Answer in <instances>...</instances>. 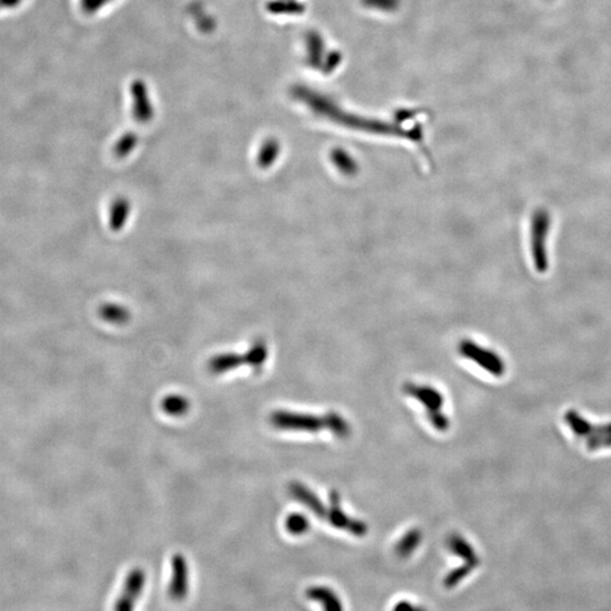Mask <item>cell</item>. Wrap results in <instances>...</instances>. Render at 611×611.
<instances>
[{
	"label": "cell",
	"mask_w": 611,
	"mask_h": 611,
	"mask_svg": "<svg viewBox=\"0 0 611 611\" xmlns=\"http://www.w3.org/2000/svg\"><path fill=\"white\" fill-rule=\"evenodd\" d=\"M564 421L573 435L591 452L611 448V423L596 425L583 418L576 410L566 411Z\"/></svg>",
	"instance_id": "cell-1"
},
{
	"label": "cell",
	"mask_w": 611,
	"mask_h": 611,
	"mask_svg": "<svg viewBox=\"0 0 611 611\" xmlns=\"http://www.w3.org/2000/svg\"><path fill=\"white\" fill-rule=\"evenodd\" d=\"M271 423L274 427L292 432H319L330 427L329 414L323 416L314 414H298L291 411L279 410L271 414Z\"/></svg>",
	"instance_id": "cell-2"
},
{
	"label": "cell",
	"mask_w": 611,
	"mask_h": 611,
	"mask_svg": "<svg viewBox=\"0 0 611 611\" xmlns=\"http://www.w3.org/2000/svg\"><path fill=\"white\" fill-rule=\"evenodd\" d=\"M330 509L327 511V518L332 527L339 530H345L352 536H365L368 534V527L356 518L347 515L341 506V495L332 490L329 496Z\"/></svg>",
	"instance_id": "cell-3"
},
{
	"label": "cell",
	"mask_w": 611,
	"mask_h": 611,
	"mask_svg": "<svg viewBox=\"0 0 611 611\" xmlns=\"http://www.w3.org/2000/svg\"><path fill=\"white\" fill-rule=\"evenodd\" d=\"M146 576L143 569L135 568L129 572L125 585H123V594L117 600L114 609L118 611L132 610L135 605L136 600L141 596L142 591L144 589Z\"/></svg>",
	"instance_id": "cell-4"
},
{
	"label": "cell",
	"mask_w": 611,
	"mask_h": 611,
	"mask_svg": "<svg viewBox=\"0 0 611 611\" xmlns=\"http://www.w3.org/2000/svg\"><path fill=\"white\" fill-rule=\"evenodd\" d=\"M461 354L467 359L478 363L481 368L485 369L494 376L499 377L505 372V365H504L503 360L492 351L485 350V349L479 348L478 345H471V343H465L461 347Z\"/></svg>",
	"instance_id": "cell-5"
},
{
	"label": "cell",
	"mask_w": 611,
	"mask_h": 611,
	"mask_svg": "<svg viewBox=\"0 0 611 611\" xmlns=\"http://www.w3.org/2000/svg\"><path fill=\"white\" fill-rule=\"evenodd\" d=\"M171 566H172V576L169 585V596L171 599L179 601L185 599L188 594V564L183 555L176 554L172 557Z\"/></svg>",
	"instance_id": "cell-6"
},
{
	"label": "cell",
	"mask_w": 611,
	"mask_h": 611,
	"mask_svg": "<svg viewBox=\"0 0 611 611\" xmlns=\"http://www.w3.org/2000/svg\"><path fill=\"white\" fill-rule=\"evenodd\" d=\"M405 392L407 395L414 398L425 407L427 414L442 411L444 398L441 392L430 386H419L416 384H405Z\"/></svg>",
	"instance_id": "cell-7"
},
{
	"label": "cell",
	"mask_w": 611,
	"mask_h": 611,
	"mask_svg": "<svg viewBox=\"0 0 611 611\" xmlns=\"http://www.w3.org/2000/svg\"><path fill=\"white\" fill-rule=\"evenodd\" d=\"M292 497L310 509L317 518H326L327 509L314 492L299 481H292L289 485Z\"/></svg>",
	"instance_id": "cell-8"
},
{
	"label": "cell",
	"mask_w": 611,
	"mask_h": 611,
	"mask_svg": "<svg viewBox=\"0 0 611 611\" xmlns=\"http://www.w3.org/2000/svg\"><path fill=\"white\" fill-rule=\"evenodd\" d=\"M243 365H248L246 352L243 354L227 352L212 356V359L209 361V369L213 374H225L232 372Z\"/></svg>",
	"instance_id": "cell-9"
},
{
	"label": "cell",
	"mask_w": 611,
	"mask_h": 611,
	"mask_svg": "<svg viewBox=\"0 0 611 611\" xmlns=\"http://www.w3.org/2000/svg\"><path fill=\"white\" fill-rule=\"evenodd\" d=\"M132 205L126 197H118L111 203L109 212V225L114 232H119L126 225L130 216Z\"/></svg>",
	"instance_id": "cell-10"
},
{
	"label": "cell",
	"mask_w": 611,
	"mask_h": 611,
	"mask_svg": "<svg viewBox=\"0 0 611 611\" xmlns=\"http://www.w3.org/2000/svg\"><path fill=\"white\" fill-rule=\"evenodd\" d=\"M306 596L312 601H317L323 605V608L327 611L342 610L341 600L336 596L334 591L326 587H309Z\"/></svg>",
	"instance_id": "cell-11"
},
{
	"label": "cell",
	"mask_w": 611,
	"mask_h": 611,
	"mask_svg": "<svg viewBox=\"0 0 611 611\" xmlns=\"http://www.w3.org/2000/svg\"><path fill=\"white\" fill-rule=\"evenodd\" d=\"M448 549L458 557L465 560V563L471 564L478 567L480 559L474 547L460 534H452L448 539Z\"/></svg>",
	"instance_id": "cell-12"
},
{
	"label": "cell",
	"mask_w": 611,
	"mask_h": 611,
	"mask_svg": "<svg viewBox=\"0 0 611 611\" xmlns=\"http://www.w3.org/2000/svg\"><path fill=\"white\" fill-rule=\"evenodd\" d=\"M99 315L103 321L114 325H125L132 317L127 307L112 303H103L99 308Z\"/></svg>",
	"instance_id": "cell-13"
},
{
	"label": "cell",
	"mask_w": 611,
	"mask_h": 611,
	"mask_svg": "<svg viewBox=\"0 0 611 611\" xmlns=\"http://www.w3.org/2000/svg\"><path fill=\"white\" fill-rule=\"evenodd\" d=\"M423 541V532L419 529H411L396 543L395 552L400 558H407L416 552Z\"/></svg>",
	"instance_id": "cell-14"
},
{
	"label": "cell",
	"mask_w": 611,
	"mask_h": 611,
	"mask_svg": "<svg viewBox=\"0 0 611 611\" xmlns=\"http://www.w3.org/2000/svg\"><path fill=\"white\" fill-rule=\"evenodd\" d=\"M189 401L183 395L165 396L162 400V409L169 416H180L187 414L189 409Z\"/></svg>",
	"instance_id": "cell-15"
},
{
	"label": "cell",
	"mask_w": 611,
	"mask_h": 611,
	"mask_svg": "<svg viewBox=\"0 0 611 611\" xmlns=\"http://www.w3.org/2000/svg\"><path fill=\"white\" fill-rule=\"evenodd\" d=\"M247 358H248V365H250L255 370H259L263 367L264 363H266L267 356H269V349L265 342L262 340L254 342L252 347L246 351Z\"/></svg>",
	"instance_id": "cell-16"
},
{
	"label": "cell",
	"mask_w": 611,
	"mask_h": 611,
	"mask_svg": "<svg viewBox=\"0 0 611 611\" xmlns=\"http://www.w3.org/2000/svg\"><path fill=\"white\" fill-rule=\"evenodd\" d=\"M285 529L292 536H303V534H307L310 529V522H309L308 518L303 514L294 513L287 518Z\"/></svg>",
	"instance_id": "cell-17"
},
{
	"label": "cell",
	"mask_w": 611,
	"mask_h": 611,
	"mask_svg": "<svg viewBox=\"0 0 611 611\" xmlns=\"http://www.w3.org/2000/svg\"><path fill=\"white\" fill-rule=\"evenodd\" d=\"M476 568V567L474 566V565L465 563V565L453 569L452 572L448 573L445 580H444V587H446V589L455 587L460 582L463 581L465 578L470 575L471 572Z\"/></svg>",
	"instance_id": "cell-18"
},
{
	"label": "cell",
	"mask_w": 611,
	"mask_h": 611,
	"mask_svg": "<svg viewBox=\"0 0 611 611\" xmlns=\"http://www.w3.org/2000/svg\"><path fill=\"white\" fill-rule=\"evenodd\" d=\"M427 416H428L429 423H432V427L437 429L438 432H446L447 429L450 428V419L442 411L432 412V414H427Z\"/></svg>",
	"instance_id": "cell-19"
},
{
	"label": "cell",
	"mask_w": 611,
	"mask_h": 611,
	"mask_svg": "<svg viewBox=\"0 0 611 611\" xmlns=\"http://www.w3.org/2000/svg\"><path fill=\"white\" fill-rule=\"evenodd\" d=\"M395 610H405V609H414V605L407 601H401L399 605H395Z\"/></svg>",
	"instance_id": "cell-20"
}]
</instances>
